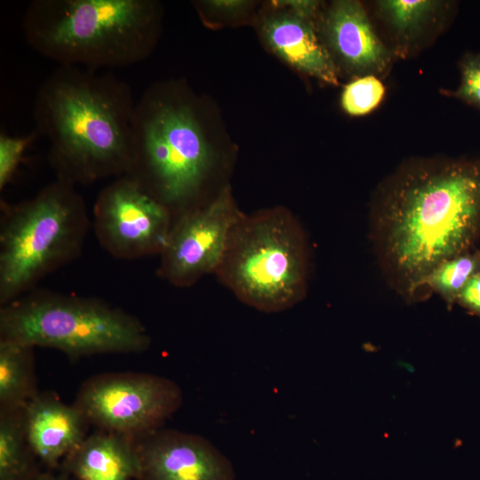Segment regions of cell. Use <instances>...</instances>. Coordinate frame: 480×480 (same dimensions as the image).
<instances>
[{"label":"cell","mask_w":480,"mask_h":480,"mask_svg":"<svg viewBox=\"0 0 480 480\" xmlns=\"http://www.w3.org/2000/svg\"><path fill=\"white\" fill-rule=\"evenodd\" d=\"M372 233L390 281L414 297L435 268L468 252L480 235V160L403 174L377 207Z\"/></svg>","instance_id":"cell-1"},{"label":"cell","mask_w":480,"mask_h":480,"mask_svg":"<svg viewBox=\"0 0 480 480\" xmlns=\"http://www.w3.org/2000/svg\"><path fill=\"white\" fill-rule=\"evenodd\" d=\"M135 104L129 84L110 72L54 69L36 92L33 119L56 179L76 186L126 175Z\"/></svg>","instance_id":"cell-2"},{"label":"cell","mask_w":480,"mask_h":480,"mask_svg":"<svg viewBox=\"0 0 480 480\" xmlns=\"http://www.w3.org/2000/svg\"><path fill=\"white\" fill-rule=\"evenodd\" d=\"M161 12L153 0H34L22 29L28 45L59 66L122 68L149 55Z\"/></svg>","instance_id":"cell-3"},{"label":"cell","mask_w":480,"mask_h":480,"mask_svg":"<svg viewBox=\"0 0 480 480\" xmlns=\"http://www.w3.org/2000/svg\"><path fill=\"white\" fill-rule=\"evenodd\" d=\"M178 89L153 85L136 100L126 174L174 219L208 202L203 195L216 164L197 107Z\"/></svg>","instance_id":"cell-4"},{"label":"cell","mask_w":480,"mask_h":480,"mask_svg":"<svg viewBox=\"0 0 480 480\" xmlns=\"http://www.w3.org/2000/svg\"><path fill=\"white\" fill-rule=\"evenodd\" d=\"M91 226L83 196L62 180L18 203L2 201L0 306L77 259Z\"/></svg>","instance_id":"cell-5"},{"label":"cell","mask_w":480,"mask_h":480,"mask_svg":"<svg viewBox=\"0 0 480 480\" xmlns=\"http://www.w3.org/2000/svg\"><path fill=\"white\" fill-rule=\"evenodd\" d=\"M0 340L57 349L71 359L138 354L151 344L143 323L119 307L38 288L0 306Z\"/></svg>","instance_id":"cell-6"},{"label":"cell","mask_w":480,"mask_h":480,"mask_svg":"<svg viewBox=\"0 0 480 480\" xmlns=\"http://www.w3.org/2000/svg\"><path fill=\"white\" fill-rule=\"evenodd\" d=\"M308 272L302 227L288 209L276 206L241 213L214 275L245 305L276 313L303 300Z\"/></svg>","instance_id":"cell-7"},{"label":"cell","mask_w":480,"mask_h":480,"mask_svg":"<svg viewBox=\"0 0 480 480\" xmlns=\"http://www.w3.org/2000/svg\"><path fill=\"white\" fill-rule=\"evenodd\" d=\"M182 402L181 388L172 380L124 372L87 378L74 404L90 426L134 438L162 428Z\"/></svg>","instance_id":"cell-8"},{"label":"cell","mask_w":480,"mask_h":480,"mask_svg":"<svg viewBox=\"0 0 480 480\" xmlns=\"http://www.w3.org/2000/svg\"><path fill=\"white\" fill-rule=\"evenodd\" d=\"M173 222L172 212L127 175L104 187L92 208L99 244L119 260L160 255Z\"/></svg>","instance_id":"cell-9"},{"label":"cell","mask_w":480,"mask_h":480,"mask_svg":"<svg viewBox=\"0 0 480 480\" xmlns=\"http://www.w3.org/2000/svg\"><path fill=\"white\" fill-rule=\"evenodd\" d=\"M241 213L229 186H224L205 204L177 216L159 255L157 276L186 288L214 275Z\"/></svg>","instance_id":"cell-10"},{"label":"cell","mask_w":480,"mask_h":480,"mask_svg":"<svg viewBox=\"0 0 480 480\" xmlns=\"http://www.w3.org/2000/svg\"><path fill=\"white\" fill-rule=\"evenodd\" d=\"M134 443L137 480H236L231 461L202 436L162 428Z\"/></svg>","instance_id":"cell-11"},{"label":"cell","mask_w":480,"mask_h":480,"mask_svg":"<svg viewBox=\"0 0 480 480\" xmlns=\"http://www.w3.org/2000/svg\"><path fill=\"white\" fill-rule=\"evenodd\" d=\"M22 414L28 441L47 470H59L62 460L88 436L90 424L80 409L52 391L39 392Z\"/></svg>","instance_id":"cell-12"},{"label":"cell","mask_w":480,"mask_h":480,"mask_svg":"<svg viewBox=\"0 0 480 480\" xmlns=\"http://www.w3.org/2000/svg\"><path fill=\"white\" fill-rule=\"evenodd\" d=\"M325 40L341 63L356 74L378 73L388 65V52L376 36L357 1L332 4L322 23Z\"/></svg>","instance_id":"cell-13"},{"label":"cell","mask_w":480,"mask_h":480,"mask_svg":"<svg viewBox=\"0 0 480 480\" xmlns=\"http://www.w3.org/2000/svg\"><path fill=\"white\" fill-rule=\"evenodd\" d=\"M261 32L269 48L288 64L323 82L338 84L334 62L311 19L284 9L267 16Z\"/></svg>","instance_id":"cell-14"},{"label":"cell","mask_w":480,"mask_h":480,"mask_svg":"<svg viewBox=\"0 0 480 480\" xmlns=\"http://www.w3.org/2000/svg\"><path fill=\"white\" fill-rule=\"evenodd\" d=\"M59 470L75 480H137L134 438L96 429L62 460Z\"/></svg>","instance_id":"cell-15"},{"label":"cell","mask_w":480,"mask_h":480,"mask_svg":"<svg viewBox=\"0 0 480 480\" xmlns=\"http://www.w3.org/2000/svg\"><path fill=\"white\" fill-rule=\"evenodd\" d=\"M34 350L27 344L0 340V411L23 409L40 392Z\"/></svg>","instance_id":"cell-16"},{"label":"cell","mask_w":480,"mask_h":480,"mask_svg":"<svg viewBox=\"0 0 480 480\" xmlns=\"http://www.w3.org/2000/svg\"><path fill=\"white\" fill-rule=\"evenodd\" d=\"M41 466L26 436L22 409L0 411V480H33Z\"/></svg>","instance_id":"cell-17"},{"label":"cell","mask_w":480,"mask_h":480,"mask_svg":"<svg viewBox=\"0 0 480 480\" xmlns=\"http://www.w3.org/2000/svg\"><path fill=\"white\" fill-rule=\"evenodd\" d=\"M478 270L480 251L468 252L439 264L425 277L422 287L428 286L438 293L451 308L457 303L461 291Z\"/></svg>","instance_id":"cell-18"},{"label":"cell","mask_w":480,"mask_h":480,"mask_svg":"<svg viewBox=\"0 0 480 480\" xmlns=\"http://www.w3.org/2000/svg\"><path fill=\"white\" fill-rule=\"evenodd\" d=\"M380 12L392 27L402 34L417 29L437 5L431 0H383L379 1Z\"/></svg>","instance_id":"cell-19"},{"label":"cell","mask_w":480,"mask_h":480,"mask_svg":"<svg viewBox=\"0 0 480 480\" xmlns=\"http://www.w3.org/2000/svg\"><path fill=\"white\" fill-rule=\"evenodd\" d=\"M384 92L382 83L376 76H361L345 86L341 94V106L351 116L365 115L379 105Z\"/></svg>","instance_id":"cell-20"},{"label":"cell","mask_w":480,"mask_h":480,"mask_svg":"<svg viewBox=\"0 0 480 480\" xmlns=\"http://www.w3.org/2000/svg\"><path fill=\"white\" fill-rule=\"evenodd\" d=\"M39 137L34 129L22 136H12L5 132H0V190L11 183L18 168L24 161L29 146Z\"/></svg>","instance_id":"cell-21"},{"label":"cell","mask_w":480,"mask_h":480,"mask_svg":"<svg viewBox=\"0 0 480 480\" xmlns=\"http://www.w3.org/2000/svg\"><path fill=\"white\" fill-rule=\"evenodd\" d=\"M456 96L480 108V54H468L461 62V80Z\"/></svg>","instance_id":"cell-22"},{"label":"cell","mask_w":480,"mask_h":480,"mask_svg":"<svg viewBox=\"0 0 480 480\" xmlns=\"http://www.w3.org/2000/svg\"><path fill=\"white\" fill-rule=\"evenodd\" d=\"M457 303L480 317V270L468 280L459 295Z\"/></svg>","instance_id":"cell-23"},{"label":"cell","mask_w":480,"mask_h":480,"mask_svg":"<svg viewBox=\"0 0 480 480\" xmlns=\"http://www.w3.org/2000/svg\"><path fill=\"white\" fill-rule=\"evenodd\" d=\"M197 5L201 11H218L234 14L243 11L248 5V3L245 1H202Z\"/></svg>","instance_id":"cell-24"},{"label":"cell","mask_w":480,"mask_h":480,"mask_svg":"<svg viewBox=\"0 0 480 480\" xmlns=\"http://www.w3.org/2000/svg\"><path fill=\"white\" fill-rule=\"evenodd\" d=\"M276 5L284 7L300 16L312 19L318 3L316 1H283L277 2Z\"/></svg>","instance_id":"cell-25"},{"label":"cell","mask_w":480,"mask_h":480,"mask_svg":"<svg viewBox=\"0 0 480 480\" xmlns=\"http://www.w3.org/2000/svg\"><path fill=\"white\" fill-rule=\"evenodd\" d=\"M57 471L58 472L47 469L42 470L41 473H39L38 476L33 480H75L67 474L60 470Z\"/></svg>","instance_id":"cell-26"}]
</instances>
